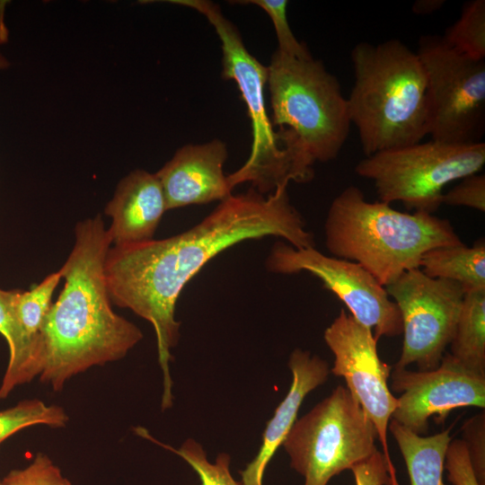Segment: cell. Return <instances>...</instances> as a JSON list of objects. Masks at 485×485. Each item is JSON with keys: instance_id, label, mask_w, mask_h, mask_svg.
Returning a JSON list of instances; mask_svg holds the SVG:
<instances>
[{"instance_id": "6da1fadb", "label": "cell", "mask_w": 485, "mask_h": 485, "mask_svg": "<svg viewBox=\"0 0 485 485\" xmlns=\"http://www.w3.org/2000/svg\"><path fill=\"white\" fill-rule=\"evenodd\" d=\"M264 236L281 237L299 249L315 245L304 217L291 204L287 186L267 196L251 188L221 201L181 234L109 249L104 274L111 303L131 310L154 328L163 377L162 406L172 405L170 363L180 339L175 307L183 287L223 251Z\"/></svg>"}, {"instance_id": "7a4b0ae2", "label": "cell", "mask_w": 485, "mask_h": 485, "mask_svg": "<svg viewBox=\"0 0 485 485\" xmlns=\"http://www.w3.org/2000/svg\"><path fill=\"white\" fill-rule=\"evenodd\" d=\"M111 244L100 214L76 224L73 248L59 269L65 284L40 335L39 377L54 391L93 366L122 359L143 339L112 308L104 274Z\"/></svg>"}, {"instance_id": "3957f363", "label": "cell", "mask_w": 485, "mask_h": 485, "mask_svg": "<svg viewBox=\"0 0 485 485\" xmlns=\"http://www.w3.org/2000/svg\"><path fill=\"white\" fill-rule=\"evenodd\" d=\"M350 57L355 79L347 100L366 156L421 142L429 133V109L418 54L391 39L359 42Z\"/></svg>"}, {"instance_id": "277c9868", "label": "cell", "mask_w": 485, "mask_h": 485, "mask_svg": "<svg viewBox=\"0 0 485 485\" xmlns=\"http://www.w3.org/2000/svg\"><path fill=\"white\" fill-rule=\"evenodd\" d=\"M324 234L334 257L358 263L384 287L404 272L419 269L428 251L463 243L448 219L369 202L352 185L331 203Z\"/></svg>"}, {"instance_id": "5b68a950", "label": "cell", "mask_w": 485, "mask_h": 485, "mask_svg": "<svg viewBox=\"0 0 485 485\" xmlns=\"http://www.w3.org/2000/svg\"><path fill=\"white\" fill-rule=\"evenodd\" d=\"M170 3L198 11L214 27L223 52L222 76L236 83L247 107L251 122V150L244 164L227 176L230 188L251 182V188L265 195L287 186L290 181H310L314 176L313 163L290 129L274 130L264 97L268 68L247 50L236 27L219 6L210 1L172 0Z\"/></svg>"}, {"instance_id": "8992f818", "label": "cell", "mask_w": 485, "mask_h": 485, "mask_svg": "<svg viewBox=\"0 0 485 485\" xmlns=\"http://www.w3.org/2000/svg\"><path fill=\"white\" fill-rule=\"evenodd\" d=\"M267 68L273 127L290 129L313 164L335 159L351 127L336 76L312 56L297 58L278 49Z\"/></svg>"}, {"instance_id": "52a82bcc", "label": "cell", "mask_w": 485, "mask_h": 485, "mask_svg": "<svg viewBox=\"0 0 485 485\" xmlns=\"http://www.w3.org/2000/svg\"><path fill=\"white\" fill-rule=\"evenodd\" d=\"M485 164V143L454 144L437 140L377 152L355 167L370 180L380 201L401 202L407 209L432 214L442 205L444 188Z\"/></svg>"}, {"instance_id": "ba28073f", "label": "cell", "mask_w": 485, "mask_h": 485, "mask_svg": "<svg viewBox=\"0 0 485 485\" xmlns=\"http://www.w3.org/2000/svg\"><path fill=\"white\" fill-rule=\"evenodd\" d=\"M377 432L347 387L338 385L296 419L282 445L304 485H327L334 476L368 459Z\"/></svg>"}, {"instance_id": "9c48e42d", "label": "cell", "mask_w": 485, "mask_h": 485, "mask_svg": "<svg viewBox=\"0 0 485 485\" xmlns=\"http://www.w3.org/2000/svg\"><path fill=\"white\" fill-rule=\"evenodd\" d=\"M418 54L427 78L432 139L482 142L485 133V59L451 47L441 35L419 40Z\"/></svg>"}, {"instance_id": "30bf717a", "label": "cell", "mask_w": 485, "mask_h": 485, "mask_svg": "<svg viewBox=\"0 0 485 485\" xmlns=\"http://www.w3.org/2000/svg\"><path fill=\"white\" fill-rule=\"evenodd\" d=\"M385 290L402 320V349L393 368L417 364L419 371L436 369L454 335L463 288L452 280L429 278L419 268L404 272Z\"/></svg>"}, {"instance_id": "8fae6325", "label": "cell", "mask_w": 485, "mask_h": 485, "mask_svg": "<svg viewBox=\"0 0 485 485\" xmlns=\"http://www.w3.org/2000/svg\"><path fill=\"white\" fill-rule=\"evenodd\" d=\"M269 271L278 274L309 272L344 303L357 322L370 328L376 340L402 333L398 305L385 287L357 262L327 256L314 247L295 248L276 242L266 260Z\"/></svg>"}, {"instance_id": "7c38bea8", "label": "cell", "mask_w": 485, "mask_h": 485, "mask_svg": "<svg viewBox=\"0 0 485 485\" xmlns=\"http://www.w3.org/2000/svg\"><path fill=\"white\" fill-rule=\"evenodd\" d=\"M323 339L334 355L330 372L345 379L346 387L373 422L392 485H399L387 442L388 425L397 407V398L388 387L392 366L379 357L378 340L370 328L344 309L325 330Z\"/></svg>"}, {"instance_id": "4fadbf2b", "label": "cell", "mask_w": 485, "mask_h": 485, "mask_svg": "<svg viewBox=\"0 0 485 485\" xmlns=\"http://www.w3.org/2000/svg\"><path fill=\"white\" fill-rule=\"evenodd\" d=\"M392 389L400 393L393 420L418 435L427 432L428 419L442 424L459 408L485 407V375L475 373L445 353L433 370L391 372Z\"/></svg>"}, {"instance_id": "5bb4252c", "label": "cell", "mask_w": 485, "mask_h": 485, "mask_svg": "<svg viewBox=\"0 0 485 485\" xmlns=\"http://www.w3.org/2000/svg\"><path fill=\"white\" fill-rule=\"evenodd\" d=\"M227 155L226 146L219 139L178 149L155 172L167 210L221 202L233 195L223 169Z\"/></svg>"}, {"instance_id": "9a60e30c", "label": "cell", "mask_w": 485, "mask_h": 485, "mask_svg": "<svg viewBox=\"0 0 485 485\" xmlns=\"http://www.w3.org/2000/svg\"><path fill=\"white\" fill-rule=\"evenodd\" d=\"M165 211L164 193L155 173L143 169L130 172L119 181L104 208L111 219L107 228L111 243L119 246L153 240Z\"/></svg>"}, {"instance_id": "2e32d148", "label": "cell", "mask_w": 485, "mask_h": 485, "mask_svg": "<svg viewBox=\"0 0 485 485\" xmlns=\"http://www.w3.org/2000/svg\"><path fill=\"white\" fill-rule=\"evenodd\" d=\"M287 366L292 374L291 385L266 425L257 455L240 472L243 485H263L267 465L297 419L304 398L322 384L330 374L327 361L301 348L292 351Z\"/></svg>"}, {"instance_id": "e0dca14e", "label": "cell", "mask_w": 485, "mask_h": 485, "mask_svg": "<svg viewBox=\"0 0 485 485\" xmlns=\"http://www.w3.org/2000/svg\"><path fill=\"white\" fill-rule=\"evenodd\" d=\"M389 431L396 441L406 464L410 485H445V456L452 440L450 429L422 436L392 420Z\"/></svg>"}, {"instance_id": "ac0fdd59", "label": "cell", "mask_w": 485, "mask_h": 485, "mask_svg": "<svg viewBox=\"0 0 485 485\" xmlns=\"http://www.w3.org/2000/svg\"><path fill=\"white\" fill-rule=\"evenodd\" d=\"M419 269L432 278L454 281L464 293L485 289V242L436 247L425 252Z\"/></svg>"}, {"instance_id": "d6986e66", "label": "cell", "mask_w": 485, "mask_h": 485, "mask_svg": "<svg viewBox=\"0 0 485 485\" xmlns=\"http://www.w3.org/2000/svg\"><path fill=\"white\" fill-rule=\"evenodd\" d=\"M450 346L463 366L485 375V289L464 294Z\"/></svg>"}, {"instance_id": "ffe728a7", "label": "cell", "mask_w": 485, "mask_h": 485, "mask_svg": "<svg viewBox=\"0 0 485 485\" xmlns=\"http://www.w3.org/2000/svg\"><path fill=\"white\" fill-rule=\"evenodd\" d=\"M62 278L60 271L53 272L27 291L17 290L14 310L24 342L37 375L40 374V344L45 317L50 308L55 289Z\"/></svg>"}, {"instance_id": "44dd1931", "label": "cell", "mask_w": 485, "mask_h": 485, "mask_svg": "<svg viewBox=\"0 0 485 485\" xmlns=\"http://www.w3.org/2000/svg\"><path fill=\"white\" fill-rule=\"evenodd\" d=\"M17 290L0 287V334L9 348V360L0 385V400L5 399L15 387L30 383L36 377L15 315Z\"/></svg>"}, {"instance_id": "7402d4cb", "label": "cell", "mask_w": 485, "mask_h": 485, "mask_svg": "<svg viewBox=\"0 0 485 485\" xmlns=\"http://www.w3.org/2000/svg\"><path fill=\"white\" fill-rule=\"evenodd\" d=\"M134 430L139 436L182 458L198 474L201 485H243L232 476L231 458L228 454L219 453L215 463H211L202 445L192 438H188L179 448H174L155 439L142 427H137Z\"/></svg>"}, {"instance_id": "603a6c76", "label": "cell", "mask_w": 485, "mask_h": 485, "mask_svg": "<svg viewBox=\"0 0 485 485\" xmlns=\"http://www.w3.org/2000/svg\"><path fill=\"white\" fill-rule=\"evenodd\" d=\"M68 416L58 405H48L38 399L23 400L0 410V445L13 434L31 426L63 428Z\"/></svg>"}, {"instance_id": "cb8c5ba5", "label": "cell", "mask_w": 485, "mask_h": 485, "mask_svg": "<svg viewBox=\"0 0 485 485\" xmlns=\"http://www.w3.org/2000/svg\"><path fill=\"white\" fill-rule=\"evenodd\" d=\"M442 37L456 50L472 58L485 59V1L464 3L460 17Z\"/></svg>"}, {"instance_id": "d4e9b609", "label": "cell", "mask_w": 485, "mask_h": 485, "mask_svg": "<svg viewBox=\"0 0 485 485\" xmlns=\"http://www.w3.org/2000/svg\"><path fill=\"white\" fill-rule=\"evenodd\" d=\"M236 3L255 4L267 13L274 25L278 43V50L297 58L312 56L306 45L295 38L289 26L287 0H250Z\"/></svg>"}, {"instance_id": "484cf974", "label": "cell", "mask_w": 485, "mask_h": 485, "mask_svg": "<svg viewBox=\"0 0 485 485\" xmlns=\"http://www.w3.org/2000/svg\"><path fill=\"white\" fill-rule=\"evenodd\" d=\"M5 485H72L45 454L38 453L23 469L10 471L2 480Z\"/></svg>"}, {"instance_id": "4316f807", "label": "cell", "mask_w": 485, "mask_h": 485, "mask_svg": "<svg viewBox=\"0 0 485 485\" xmlns=\"http://www.w3.org/2000/svg\"><path fill=\"white\" fill-rule=\"evenodd\" d=\"M442 204L462 206L485 212V175L475 173L443 194Z\"/></svg>"}, {"instance_id": "83f0119b", "label": "cell", "mask_w": 485, "mask_h": 485, "mask_svg": "<svg viewBox=\"0 0 485 485\" xmlns=\"http://www.w3.org/2000/svg\"><path fill=\"white\" fill-rule=\"evenodd\" d=\"M444 469L447 471V479L453 485H481L463 439L450 441L445 456Z\"/></svg>"}, {"instance_id": "f1b7e54d", "label": "cell", "mask_w": 485, "mask_h": 485, "mask_svg": "<svg viewBox=\"0 0 485 485\" xmlns=\"http://www.w3.org/2000/svg\"><path fill=\"white\" fill-rule=\"evenodd\" d=\"M464 443L481 485H485V416L484 412L469 419L463 427Z\"/></svg>"}, {"instance_id": "f546056e", "label": "cell", "mask_w": 485, "mask_h": 485, "mask_svg": "<svg viewBox=\"0 0 485 485\" xmlns=\"http://www.w3.org/2000/svg\"><path fill=\"white\" fill-rule=\"evenodd\" d=\"M350 471L356 485H392L386 460L379 450L368 459L357 463Z\"/></svg>"}, {"instance_id": "4dcf8cb0", "label": "cell", "mask_w": 485, "mask_h": 485, "mask_svg": "<svg viewBox=\"0 0 485 485\" xmlns=\"http://www.w3.org/2000/svg\"><path fill=\"white\" fill-rule=\"evenodd\" d=\"M445 4L443 0H418L413 4V12L418 14H429L439 10Z\"/></svg>"}, {"instance_id": "1f68e13d", "label": "cell", "mask_w": 485, "mask_h": 485, "mask_svg": "<svg viewBox=\"0 0 485 485\" xmlns=\"http://www.w3.org/2000/svg\"><path fill=\"white\" fill-rule=\"evenodd\" d=\"M11 62L10 60L4 56V53L0 51V70H5L10 68Z\"/></svg>"}, {"instance_id": "d6a6232c", "label": "cell", "mask_w": 485, "mask_h": 485, "mask_svg": "<svg viewBox=\"0 0 485 485\" xmlns=\"http://www.w3.org/2000/svg\"><path fill=\"white\" fill-rule=\"evenodd\" d=\"M0 485H5L3 481L0 480Z\"/></svg>"}]
</instances>
